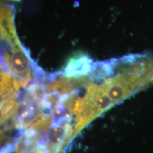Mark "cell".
Returning a JSON list of instances; mask_svg holds the SVG:
<instances>
[{
	"instance_id": "cell-1",
	"label": "cell",
	"mask_w": 153,
	"mask_h": 153,
	"mask_svg": "<svg viewBox=\"0 0 153 153\" xmlns=\"http://www.w3.org/2000/svg\"><path fill=\"white\" fill-rule=\"evenodd\" d=\"M94 62L88 56L73 59L68 63L62 74L67 77L76 78L87 75L92 70Z\"/></svg>"
},
{
	"instance_id": "cell-2",
	"label": "cell",
	"mask_w": 153,
	"mask_h": 153,
	"mask_svg": "<svg viewBox=\"0 0 153 153\" xmlns=\"http://www.w3.org/2000/svg\"><path fill=\"white\" fill-rule=\"evenodd\" d=\"M21 87L20 83L10 72L0 70V101L16 94Z\"/></svg>"
},
{
	"instance_id": "cell-3",
	"label": "cell",
	"mask_w": 153,
	"mask_h": 153,
	"mask_svg": "<svg viewBox=\"0 0 153 153\" xmlns=\"http://www.w3.org/2000/svg\"><path fill=\"white\" fill-rule=\"evenodd\" d=\"M13 1H19V0H13Z\"/></svg>"
}]
</instances>
